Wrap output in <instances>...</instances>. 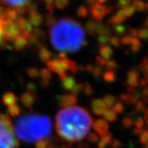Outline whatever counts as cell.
I'll return each instance as SVG.
<instances>
[{
  "label": "cell",
  "mask_w": 148,
  "mask_h": 148,
  "mask_svg": "<svg viewBox=\"0 0 148 148\" xmlns=\"http://www.w3.org/2000/svg\"><path fill=\"white\" fill-rule=\"evenodd\" d=\"M93 121L88 112L80 107L60 110L56 116L59 136L69 142H76L88 136Z\"/></svg>",
  "instance_id": "6da1fadb"
},
{
  "label": "cell",
  "mask_w": 148,
  "mask_h": 148,
  "mask_svg": "<svg viewBox=\"0 0 148 148\" xmlns=\"http://www.w3.org/2000/svg\"><path fill=\"white\" fill-rule=\"evenodd\" d=\"M49 34L51 45L61 52H76L86 45L83 28L72 18H62L56 21Z\"/></svg>",
  "instance_id": "7a4b0ae2"
},
{
  "label": "cell",
  "mask_w": 148,
  "mask_h": 148,
  "mask_svg": "<svg viewBox=\"0 0 148 148\" xmlns=\"http://www.w3.org/2000/svg\"><path fill=\"white\" fill-rule=\"evenodd\" d=\"M52 124L45 115L27 114L19 116L14 126V134L27 143L47 139L51 134Z\"/></svg>",
  "instance_id": "3957f363"
},
{
  "label": "cell",
  "mask_w": 148,
  "mask_h": 148,
  "mask_svg": "<svg viewBox=\"0 0 148 148\" xmlns=\"http://www.w3.org/2000/svg\"><path fill=\"white\" fill-rule=\"evenodd\" d=\"M0 148H18L9 117L2 113H0Z\"/></svg>",
  "instance_id": "277c9868"
},
{
  "label": "cell",
  "mask_w": 148,
  "mask_h": 148,
  "mask_svg": "<svg viewBox=\"0 0 148 148\" xmlns=\"http://www.w3.org/2000/svg\"><path fill=\"white\" fill-rule=\"evenodd\" d=\"M47 68L51 72L58 74L59 77L67 75V73H76L79 70L78 65L73 60L65 58H55L51 59L46 63Z\"/></svg>",
  "instance_id": "5b68a950"
},
{
  "label": "cell",
  "mask_w": 148,
  "mask_h": 148,
  "mask_svg": "<svg viewBox=\"0 0 148 148\" xmlns=\"http://www.w3.org/2000/svg\"><path fill=\"white\" fill-rule=\"evenodd\" d=\"M2 32L5 38L10 42H13L18 37H23V33L15 21H3Z\"/></svg>",
  "instance_id": "8992f818"
},
{
  "label": "cell",
  "mask_w": 148,
  "mask_h": 148,
  "mask_svg": "<svg viewBox=\"0 0 148 148\" xmlns=\"http://www.w3.org/2000/svg\"><path fill=\"white\" fill-rule=\"evenodd\" d=\"M113 10V7L104 4H99L97 2L96 4L90 7V12L92 18L97 21H101L107 14H109Z\"/></svg>",
  "instance_id": "52a82bcc"
},
{
  "label": "cell",
  "mask_w": 148,
  "mask_h": 148,
  "mask_svg": "<svg viewBox=\"0 0 148 148\" xmlns=\"http://www.w3.org/2000/svg\"><path fill=\"white\" fill-rule=\"evenodd\" d=\"M140 71L138 69H132L127 73L126 83L129 88H134L140 86Z\"/></svg>",
  "instance_id": "ba28073f"
},
{
  "label": "cell",
  "mask_w": 148,
  "mask_h": 148,
  "mask_svg": "<svg viewBox=\"0 0 148 148\" xmlns=\"http://www.w3.org/2000/svg\"><path fill=\"white\" fill-rule=\"evenodd\" d=\"M76 102H77V97L72 93L63 95L60 96L58 101L59 106L63 109L74 107Z\"/></svg>",
  "instance_id": "9c48e42d"
},
{
  "label": "cell",
  "mask_w": 148,
  "mask_h": 148,
  "mask_svg": "<svg viewBox=\"0 0 148 148\" xmlns=\"http://www.w3.org/2000/svg\"><path fill=\"white\" fill-rule=\"evenodd\" d=\"M6 5L12 8H15L19 13L26 12V8L29 5V0H2Z\"/></svg>",
  "instance_id": "30bf717a"
},
{
  "label": "cell",
  "mask_w": 148,
  "mask_h": 148,
  "mask_svg": "<svg viewBox=\"0 0 148 148\" xmlns=\"http://www.w3.org/2000/svg\"><path fill=\"white\" fill-rule=\"evenodd\" d=\"M93 129L95 131L100 137L103 136V134H107L109 130V125L106 120L103 119H98L95 120L92 124Z\"/></svg>",
  "instance_id": "8fae6325"
},
{
  "label": "cell",
  "mask_w": 148,
  "mask_h": 148,
  "mask_svg": "<svg viewBox=\"0 0 148 148\" xmlns=\"http://www.w3.org/2000/svg\"><path fill=\"white\" fill-rule=\"evenodd\" d=\"M91 107H92V110L93 113L96 116H103L106 110H107V106L103 102L102 99H95L92 101L91 103Z\"/></svg>",
  "instance_id": "7c38bea8"
},
{
  "label": "cell",
  "mask_w": 148,
  "mask_h": 148,
  "mask_svg": "<svg viewBox=\"0 0 148 148\" xmlns=\"http://www.w3.org/2000/svg\"><path fill=\"white\" fill-rule=\"evenodd\" d=\"M60 82H61L62 88L66 92H72V90L77 84L76 82V79L72 76L65 75V76L60 77Z\"/></svg>",
  "instance_id": "4fadbf2b"
},
{
  "label": "cell",
  "mask_w": 148,
  "mask_h": 148,
  "mask_svg": "<svg viewBox=\"0 0 148 148\" xmlns=\"http://www.w3.org/2000/svg\"><path fill=\"white\" fill-rule=\"evenodd\" d=\"M43 38H45L44 33L39 29H35L30 33V35L27 38V40L29 43L39 45L42 42Z\"/></svg>",
  "instance_id": "5bb4252c"
},
{
  "label": "cell",
  "mask_w": 148,
  "mask_h": 148,
  "mask_svg": "<svg viewBox=\"0 0 148 148\" xmlns=\"http://www.w3.org/2000/svg\"><path fill=\"white\" fill-rule=\"evenodd\" d=\"M36 97L35 95L29 92L22 94V95L21 96V102L27 109L33 108L36 102Z\"/></svg>",
  "instance_id": "9a60e30c"
},
{
  "label": "cell",
  "mask_w": 148,
  "mask_h": 148,
  "mask_svg": "<svg viewBox=\"0 0 148 148\" xmlns=\"http://www.w3.org/2000/svg\"><path fill=\"white\" fill-rule=\"evenodd\" d=\"M111 38V32L108 27H106V29L102 32L101 34L97 36V42L99 47L107 45V43L110 42V39Z\"/></svg>",
  "instance_id": "2e32d148"
},
{
  "label": "cell",
  "mask_w": 148,
  "mask_h": 148,
  "mask_svg": "<svg viewBox=\"0 0 148 148\" xmlns=\"http://www.w3.org/2000/svg\"><path fill=\"white\" fill-rule=\"evenodd\" d=\"M2 103L7 107H11L12 105L17 104L18 97L12 92H6L2 96Z\"/></svg>",
  "instance_id": "e0dca14e"
},
{
  "label": "cell",
  "mask_w": 148,
  "mask_h": 148,
  "mask_svg": "<svg viewBox=\"0 0 148 148\" xmlns=\"http://www.w3.org/2000/svg\"><path fill=\"white\" fill-rule=\"evenodd\" d=\"M99 54V56L101 57L102 58L105 60H109L113 57V50L109 45H103V46L100 47Z\"/></svg>",
  "instance_id": "ac0fdd59"
},
{
  "label": "cell",
  "mask_w": 148,
  "mask_h": 148,
  "mask_svg": "<svg viewBox=\"0 0 148 148\" xmlns=\"http://www.w3.org/2000/svg\"><path fill=\"white\" fill-rule=\"evenodd\" d=\"M112 140H113V135L108 132L107 134H103V136L101 137V139H99L97 142V148H106L109 144H110Z\"/></svg>",
  "instance_id": "d6986e66"
},
{
  "label": "cell",
  "mask_w": 148,
  "mask_h": 148,
  "mask_svg": "<svg viewBox=\"0 0 148 148\" xmlns=\"http://www.w3.org/2000/svg\"><path fill=\"white\" fill-rule=\"evenodd\" d=\"M38 56L42 62L45 63L49 62L51 60V53L49 49H47L45 47H41L38 51Z\"/></svg>",
  "instance_id": "ffe728a7"
},
{
  "label": "cell",
  "mask_w": 148,
  "mask_h": 148,
  "mask_svg": "<svg viewBox=\"0 0 148 148\" xmlns=\"http://www.w3.org/2000/svg\"><path fill=\"white\" fill-rule=\"evenodd\" d=\"M99 22L95 21H88L86 24V30L90 36H95L97 34V28L99 26Z\"/></svg>",
  "instance_id": "44dd1931"
},
{
  "label": "cell",
  "mask_w": 148,
  "mask_h": 148,
  "mask_svg": "<svg viewBox=\"0 0 148 148\" xmlns=\"http://www.w3.org/2000/svg\"><path fill=\"white\" fill-rule=\"evenodd\" d=\"M13 42V45H14V48L17 50V51H21L23 50L24 48L27 47V45H28V40L27 39H26L24 37H18L16 39H14V41L12 42Z\"/></svg>",
  "instance_id": "7402d4cb"
},
{
  "label": "cell",
  "mask_w": 148,
  "mask_h": 148,
  "mask_svg": "<svg viewBox=\"0 0 148 148\" xmlns=\"http://www.w3.org/2000/svg\"><path fill=\"white\" fill-rule=\"evenodd\" d=\"M29 21L30 22L33 27H39L43 23V17L42 14L36 12L29 15Z\"/></svg>",
  "instance_id": "603a6c76"
},
{
  "label": "cell",
  "mask_w": 148,
  "mask_h": 148,
  "mask_svg": "<svg viewBox=\"0 0 148 148\" xmlns=\"http://www.w3.org/2000/svg\"><path fill=\"white\" fill-rule=\"evenodd\" d=\"M103 79L107 83H112L116 80V73L113 70H107L103 73Z\"/></svg>",
  "instance_id": "cb8c5ba5"
},
{
  "label": "cell",
  "mask_w": 148,
  "mask_h": 148,
  "mask_svg": "<svg viewBox=\"0 0 148 148\" xmlns=\"http://www.w3.org/2000/svg\"><path fill=\"white\" fill-rule=\"evenodd\" d=\"M103 119L107 122H110L113 123L116 120L117 114L112 109H107L103 114Z\"/></svg>",
  "instance_id": "d4e9b609"
},
{
  "label": "cell",
  "mask_w": 148,
  "mask_h": 148,
  "mask_svg": "<svg viewBox=\"0 0 148 148\" xmlns=\"http://www.w3.org/2000/svg\"><path fill=\"white\" fill-rule=\"evenodd\" d=\"M132 6L137 12H143L147 10V4L142 0H134L132 2Z\"/></svg>",
  "instance_id": "484cf974"
},
{
  "label": "cell",
  "mask_w": 148,
  "mask_h": 148,
  "mask_svg": "<svg viewBox=\"0 0 148 148\" xmlns=\"http://www.w3.org/2000/svg\"><path fill=\"white\" fill-rule=\"evenodd\" d=\"M39 76L42 78V80L49 82H50V80L52 78L51 72L48 68H42L39 70Z\"/></svg>",
  "instance_id": "4316f807"
},
{
  "label": "cell",
  "mask_w": 148,
  "mask_h": 148,
  "mask_svg": "<svg viewBox=\"0 0 148 148\" xmlns=\"http://www.w3.org/2000/svg\"><path fill=\"white\" fill-rule=\"evenodd\" d=\"M140 48H141V42H140V39L138 37H134L130 45L131 51L133 52H138V51H140Z\"/></svg>",
  "instance_id": "83f0119b"
},
{
  "label": "cell",
  "mask_w": 148,
  "mask_h": 148,
  "mask_svg": "<svg viewBox=\"0 0 148 148\" xmlns=\"http://www.w3.org/2000/svg\"><path fill=\"white\" fill-rule=\"evenodd\" d=\"M102 100L103 101L107 108H110V109H111L116 103V97H113V95H108L104 96V97Z\"/></svg>",
  "instance_id": "f1b7e54d"
},
{
  "label": "cell",
  "mask_w": 148,
  "mask_h": 148,
  "mask_svg": "<svg viewBox=\"0 0 148 148\" xmlns=\"http://www.w3.org/2000/svg\"><path fill=\"white\" fill-rule=\"evenodd\" d=\"M8 113L13 117L18 116L21 113V108L18 104H14L8 107Z\"/></svg>",
  "instance_id": "f546056e"
},
{
  "label": "cell",
  "mask_w": 148,
  "mask_h": 148,
  "mask_svg": "<svg viewBox=\"0 0 148 148\" xmlns=\"http://www.w3.org/2000/svg\"><path fill=\"white\" fill-rule=\"evenodd\" d=\"M113 29L117 36H123L126 31V27L123 23H120V24H116V25L113 26Z\"/></svg>",
  "instance_id": "4dcf8cb0"
},
{
  "label": "cell",
  "mask_w": 148,
  "mask_h": 148,
  "mask_svg": "<svg viewBox=\"0 0 148 148\" xmlns=\"http://www.w3.org/2000/svg\"><path fill=\"white\" fill-rule=\"evenodd\" d=\"M105 66L107 67V70H113V71H115L116 70L119 68V65L118 64V63H117L115 60H113V59L107 60V61H106Z\"/></svg>",
  "instance_id": "1f68e13d"
},
{
  "label": "cell",
  "mask_w": 148,
  "mask_h": 148,
  "mask_svg": "<svg viewBox=\"0 0 148 148\" xmlns=\"http://www.w3.org/2000/svg\"><path fill=\"white\" fill-rule=\"evenodd\" d=\"M76 14L79 18H86L88 14V10L85 5H80L77 8L76 10Z\"/></svg>",
  "instance_id": "d6a6232c"
},
{
  "label": "cell",
  "mask_w": 148,
  "mask_h": 148,
  "mask_svg": "<svg viewBox=\"0 0 148 148\" xmlns=\"http://www.w3.org/2000/svg\"><path fill=\"white\" fill-rule=\"evenodd\" d=\"M70 4V0H55V7L58 9H64Z\"/></svg>",
  "instance_id": "836d02e7"
},
{
  "label": "cell",
  "mask_w": 148,
  "mask_h": 148,
  "mask_svg": "<svg viewBox=\"0 0 148 148\" xmlns=\"http://www.w3.org/2000/svg\"><path fill=\"white\" fill-rule=\"evenodd\" d=\"M138 38L148 41V28L144 27L138 29Z\"/></svg>",
  "instance_id": "e575fe53"
},
{
  "label": "cell",
  "mask_w": 148,
  "mask_h": 148,
  "mask_svg": "<svg viewBox=\"0 0 148 148\" xmlns=\"http://www.w3.org/2000/svg\"><path fill=\"white\" fill-rule=\"evenodd\" d=\"M27 74L29 78L36 79L39 76V70L36 67H29L27 70Z\"/></svg>",
  "instance_id": "d590c367"
},
{
  "label": "cell",
  "mask_w": 148,
  "mask_h": 148,
  "mask_svg": "<svg viewBox=\"0 0 148 148\" xmlns=\"http://www.w3.org/2000/svg\"><path fill=\"white\" fill-rule=\"evenodd\" d=\"M103 67L101 66H99V65H95V66H93V69H92V73L95 78H99L100 76L103 75Z\"/></svg>",
  "instance_id": "8d00e7d4"
},
{
  "label": "cell",
  "mask_w": 148,
  "mask_h": 148,
  "mask_svg": "<svg viewBox=\"0 0 148 148\" xmlns=\"http://www.w3.org/2000/svg\"><path fill=\"white\" fill-rule=\"evenodd\" d=\"M140 143L145 147H148V130H143L140 134Z\"/></svg>",
  "instance_id": "74e56055"
},
{
  "label": "cell",
  "mask_w": 148,
  "mask_h": 148,
  "mask_svg": "<svg viewBox=\"0 0 148 148\" xmlns=\"http://www.w3.org/2000/svg\"><path fill=\"white\" fill-rule=\"evenodd\" d=\"M112 110H113L116 114H122V113H123V111H124L123 103L121 101L116 102L115 104H114L113 107H112Z\"/></svg>",
  "instance_id": "f35d334b"
},
{
  "label": "cell",
  "mask_w": 148,
  "mask_h": 148,
  "mask_svg": "<svg viewBox=\"0 0 148 148\" xmlns=\"http://www.w3.org/2000/svg\"><path fill=\"white\" fill-rule=\"evenodd\" d=\"M44 2L49 14H52L55 9V0H44Z\"/></svg>",
  "instance_id": "ab89813d"
},
{
  "label": "cell",
  "mask_w": 148,
  "mask_h": 148,
  "mask_svg": "<svg viewBox=\"0 0 148 148\" xmlns=\"http://www.w3.org/2000/svg\"><path fill=\"white\" fill-rule=\"evenodd\" d=\"M133 39H134V37L132 36H131L130 34H128V35L123 36L122 37V39H121V45H130L132 42Z\"/></svg>",
  "instance_id": "60d3db41"
},
{
  "label": "cell",
  "mask_w": 148,
  "mask_h": 148,
  "mask_svg": "<svg viewBox=\"0 0 148 148\" xmlns=\"http://www.w3.org/2000/svg\"><path fill=\"white\" fill-rule=\"evenodd\" d=\"M134 124L135 125V129H139V130H143L144 125H145V120L142 117H138L136 120L134 122Z\"/></svg>",
  "instance_id": "b9f144b4"
},
{
  "label": "cell",
  "mask_w": 148,
  "mask_h": 148,
  "mask_svg": "<svg viewBox=\"0 0 148 148\" xmlns=\"http://www.w3.org/2000/svg\"><path fill=\"white\" fill-rule=\"evenodd\" d=\"M134 125V120L128 116L124 117L123 119V125L126 129H130Z\"/></svg>",
  "instance_id": "7bdbcfd3"
},
{
  "label": "cell",
  "mask_w": 148,
  "mask_h": 148,
  "mask_svg": "<svg viewBox=\"0 0 148 148\" xmlns=\"http://www.w3.org/2000/svg\"><path fill=\"white\" fill-rule=\"evenodd\" d=\"M82 92L87 96H91L93 94V88L89 83H83Z\"/></svg>",
  "instance_id": "ee69618b"
},
{
  "label": "cell",
  "mask_w": 148,
  "mask_h": 148,
  "mask_svg": "<svg viewBox=\"0 0 148 148\" xmlns=\"http://www.w3.org/2000/svg\"><path fill=\"white\" fill-rule=\"evenodd\" d=\"M110 43L113 46L116 47V48H119L121 46V39L119 36H111L110 39Z\"/></svg>",
  "instance_id": "f6af8a7d"
},
{
  "label": "cell",
  "mask_w": 148,
  "mask_h": 148,
  "mask_svg": "<svg viewBox=\"0 0 148 148\" xmlns=\"http://www.w3.org/2000/svg\"><path fill=\"white\" fill-rule=\"evenodd\" d=\"M49 146V140L48 139H42L37 141L36 148H48Z\"/></svg>",
  "instance_id": "bcb514c9"
},
{
  "label": "cell",
  "mask_w": 148,
  "mask_h": 148,
  "mask_svg": "<svg viewBox=\"0 0 148 148\" xmlns=\"http://www.w3.org/2000/svg\"><path fill=\"white\" fill-rule=\"evenodd\" d=\"M100 138L99 135L95 132H91L88 134V140L89 142L96 143L98 142Z\"/></svg>",
  "instance_id": "7dc6e473"
},
{
  "label": "cell",
  "mask_w": 148,
  "mask_h": 148,
  "mask_svg": "<svg viewBox=\"0 0 148 148\" xmlns=\"http://www.w3.org/2000/svg\"><path fill=\"white\" fill-rule=\"evenodd\" d=\"M56 23V19L52 16L51 14H49L47 15L46 19H45V23L48 27H52L55 23Z\"/></svg>",
  "instance_id": "c3c4849f"
},
{
  "label": "cell",
  "mask_w": 148,
  "mask_h": 148,
  "mask_svg": "<svg viewBox=\"0 0 148 148\" xmlns=\"http://www.w3.org/2000/svg\"><path fill=\"white\" fill-rule=\"evenodd\" d=\"M146 109V103L144 101H138L135 105V110L138 112H144Z\"/></svg>",
  "instance_id": "681fc988"
},
{
  "label": "cell",
  "mask_w": 148,
  "mask_h": 148,
  "mask_svg": "<svg viewBox=\"0 0 148 148\" xmlns=\"http://www.w3.org/2000/svg\"><path fill=\"white\" fill-rule=\"evenodd\" d=\"M131 2L132 0H117V4L119 8H121V9L130 5Z\"/></svg>",
  "instance_id": "f907efd6"
},
{
  "label": "cell",
  "mask_w": 148,
  "mask_h": 148,
  "mask_svg": "<svg viewBox=\"0 0 148 148\" xmlns=\"http://www.w3.org/2000/svg\"><path fill=\"white\" fill-rule=\"evenodd\" d=\"M82 88H83V84H76V86L72 90L71 93L75 95H77L79 92H82Z\"/></svg>",
  "instance_id": "816d5d0a"
},
{
  "label": "cell",
  "mask_w": 148,
  "mask_h": 148,
  "mask_svg": "<svg viewBox=\"0 0 148 148\" xmlns=\"http://www.w3.org/2000/svg\"><path fill=\"white\" fill-rule=\"evenodd\" d=\"M37 88V86L35 83H33V82H29V83L27 84V89L29 92H31V93H33L35 92Z\"/></svg>",
  "instance_id": "f5cc1de1"
},
{
  "label": "cell",
  "mask_w": 148,
  "mask_h": 148,
  "mask_svg": "<svg viewBox=\"0 0 148 148\" xmlns=\"http://www.w3.org/2000/svg\"><path fill=\"white\" fill-rule=\"evenodd\" d=\"M95 59H96V62H97V65L103 66V67L105 66L106 61H107V60H105L103 58H102L101 57L99 56V55H98V56H96Z\"/></svg>",
  "instance_id": "db71d44e"
},
{
  "label": "cell",
  "mask_w": 148,
  "mask_h": 148,
  "mask_svg": "<svg viewBox=\"0 0 148 148\" xmlns=\"http://www.w3.org/2000/svg\"><path fill=\"white\" fill-rule=\"evenodd\" d=\"M122 146V143L119 141V140H113L110 143V147L111 148H119Z\"/></svg>",
  "instance_id": "11a10c76"
},
{
  "label": "cell",
  "mask_w": 148,
  "mask_h": 148,
  "mask_svg": "<svg viewBox=\"0 0 148 148\" xmlns=\"http://www.w3.org/2000/svg\"><path fill=\"white\" fill-rule=\"evenodd\" d=\"M40 84H41L42 88H47V87L49 86L50 82H49V81H45V80H41V82H40Z\"/></svg>",
  "instance_id": "9f6ffc18"
},
{
  "label": "cell",
  "mask_w": 148,
  "mask_h": 148,
  "mask_svg": "<svg viewBox=\"0 0 148 148\" xmlns=\"http://www.w3.org/2000/svg\"><path fill=\"white\" fill-rule=\"evenodd\" d=\"M86 4H87V5L89 6V8H90L91 6L96 4L97 2V0H86Z\"/></svg>",
  "instance_id": "6f0895ef"
},
{
  "label": "cell",
  "mask_w": 148,
  "mask_h": 148,
  "mask_svg": "<svg viewBox=\"0 0 148 148\" xmlns=\"http://www.w3.org/2000/svg\"><path fill=\"white\" fill-rule=\"evenodd\" d=\"M2 25H3V21L2 18H0V42L2 40V36H3V32H2Z\"/></svg>",
  "instance_id": "680465c9"
},
{
  "label": "cell",
  "mask_w": 148,
  "mask_h": 148,
  "mask_svg": "<svg viewBox=\"0 0 148 148\" xmlns=\"http://www.w3.org/2000/svg\"><path fill=\"white\" fill-rule=\"evenodd\" d=\"M144 120H145V123H146L147 125L148 126V108H147V109L144 111Z\"/></svg>",
  "instance_id": "91938a15"
},
{
  "label": "cell",
  "mask_w": 148,
  "mask_h": 148,
  "mask_svg": "<svg viewBox=\"0 0 148 148\" xmlns=\"http://www.w3.org/2000/svg\"><path fill=\"white\" fill-rule=\"evenodd\" d=\"M142 94H143V95H144V96H146V97H148V86L147 87L146 89H144V91H143Z\"/></svg>",
  "instance_id": "94428289"
},
{
  "label": "cell",
  "mask_w": 148,
  "mask_h": 148,
  "mask_svg": "<svg viewBox=\"0 0 148 148\" xmlns=\"http://www.w3.org/2000/svg\"><path fill=\"white\" fill-rule=\"evenodd\" d=\"M107 0H97V2L99 3V4H104Z\"/></svg>",
  "instance_id": "6125c7cd"
},
{
  "label": "cell",
  "mask_w": 148,
  "mask_h": 148,
  "mask_svg": "<svg viewBox=\"0 0 148 148\" xmlns=\"http://www.w3.org/2000/svg\"><path fill=\"white\" fill-rule=\"evenodd\" d=\"M144 26H145V27L146 28H148V18L145 21V22H144Z\"/></svg>",
  "instance_id": "be15d7a7"
},
{
  "label": "cell",
  "mask_w": 148,
  "mask_h": 148,
  "mask_svg": "<svg viewBox=\"0 0 148 148\" xmlns=\"http://www.w3.org/2000/svg\"><path fill=\"white\" fill-rule=\"evenodd\" d=\"M147 10H148V4H147Z\"/></svg>",
  "instance_id": "e7e4bbea"
},
{
  "label": "cell",
  "mask_w": 148,
  "mask_h": 148,
  "mask_svg": "<svg viewBox=\"0 0 148 148\" xmlns=\"http://www.w3.org/2000/svg\"><path fill=\"white\" fill-rule=\"evenodd\" d=\"M145 148H148V147H145Z\"/></svg>",
  "instance_id": "03108f58"
}]
</instances>
